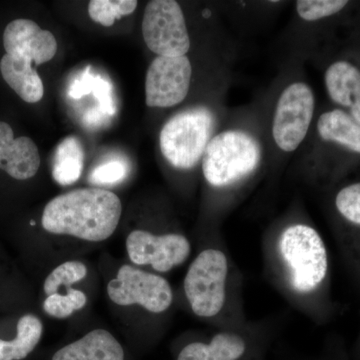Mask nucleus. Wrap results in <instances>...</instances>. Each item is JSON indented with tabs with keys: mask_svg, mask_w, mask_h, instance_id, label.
<instances>
[{
	"mask_svg": "<svg viewBox=\"0 0 360 360\" xmlns=\"http://www.w3.org/2000/svg\"><path fill=\"white\" fill-rule=\"evenodd\" d=\"M122 201L101 188L61 194L45 206L41 224L49 233L99 243L112 236L122 217Z\"/></svg>",
	"mask_w": 360,
	"mask_h": 360,
	"instance_id": "nucleus-1",
	"label": "nucleus"
},
{
	"mask_svg": "<svg viewBox=\"0 0 360 360\" xmlns=\"http://www.w3.org/2000/svg\"><path fill=\"white\" fill-rule=\"evenodd\" d=\"M262 158L257 139L241 129H227L212 137L202 156V172L212 186L236 184L257 170Z\"/></svg>",
	"mask_w": 360,
	"mask_h": 360,
	"instance_id": "nucleus-2",
	"label": "nucleus"
},
{
	"mask_svg": "<svg viewBox=\"0 0 360 360\" xmlns=\"http://www.w3.org/2000/svg\"><path fill=\"white\" fill-rule=\"evenodd\" d=\"M214 129L215 116L210 108L198 106L180 111L161 129V153L177 169H191L202 160Z\"/></svg>",
	"mask_w": 360,
	"mask_h": 360,
	"instance_id": "nucleus-3",
	"label": "nucleus"
},
{
	"mask_svg": "<svg viewBox=\"0 0 360 360\" xmlns=\"http://www.w3.org/2000/svg\"><path fill=\"white\" fill-rule=\"evenodd\" d=\"M279 250L296 291L309 293L321 285L328 274V251L314 227L307 224L286 227L281 233Z\"/></svg>",
	"mask_w": 360,
	"mask_h": 360,
	"instance_id": "nucleus-4",
	"label": "nucleus"
},
{
	"mask_svg": "<svg viewBox=\"0 0 360 360\" xmlns=\"http://www.w3.org/2000/svg\"><path fill=\"white\" fill-rule=\"evenodd\" d=\"M229 262L222 251L205 250L189 266L184 290L194 314L200 317L219 314L225 302Z\"/></svg>",
	"mask_w": 360,
	"mask_h": 360,
	"instance_id": "nucleus-5",
	"label": "nucleus"
},
{
	"mask_svg": "<svg viewBox=\"0 0 360 360\" xmlns=\"http://www.w3.org/2000/svg\"><path fill=\"white\" fill-rule=\"evenodd\" d=\"M315 96L307 82H295L278 97L272 120L271 134L279 150L295 153L309 134L314 117Z\"/></svg>",
	"mask_w": 360,
	"mask_h": 360,
	"instance_id": "nucleus-6",
	"label": "nucleus"
},
{
	"mask_svg": "<svg viewBox=\"0 0 360 360\" xmlns=\"http://www.w3.org/2000/svg\"><path fill=\"white\" fill-rule=\"evenodd\" d=\"M146 45L158 56L179 58L191 49V37L179 2L153 0L148 2L142 20Z\"/></svg>",
	"mask_w": 360,
	"mask_h": 360,
	"instance_id": "nucleus-7",
	"label": "nucleus"
},
{
	"mask_svg": "<svg viewBox=\"0 0 360 360\" xmlns=\"http://www.w3.org/2000/svg\"><path fill=\"white\" fill-rule=\"evenodd\" d=\"M111 302L122 307L139 304L153 314H161L174 302L167 279L131 265H122L108 285Z\"/></svg>",
	"mask_w": 360,
	"mask_h": 360,
	"instance_id": "nucleus-8",
	"label": "nucleus"
},
{
	"mask_svg": "<svg viewBox=\"0 0 360 360\" xmlns=\"http://www.w3.org/2000/svg\"><path fill=\"white\" fill-rule=\"evenodd\" d=\"M193 78V66L186 56H158L149 65L146 99L149 108H168L186 98Z\"/></svg>",
	"mask_w": 360,
	"mask_h": 360,
	"instance_id": "nucleus-9",
	"label": "nucleus"
},
{
	"mask_svg": "<svg viewBox=\"0 0 360 360\" xmlns=\"http://www.w3.org/2000/svg\"><path fill=\"white\" fill-rule=\"evenodd\" d=\"M127 250L137 265H151L160 272H167L184 264L191 255V243L177 233L155 236L146 231H134L127 236Z\"/></svg>",
	"mask_w": 360,
	"mask_h": 360,
	"instance_id": "nucleus-10",
	"label": "nucleus"
},
{
	"mask_svg": "<svg viewBox=\"0 0 360 360\" xmlns=\"http://www.w3.org/2000/svg\"><path fill=\"white\" fill-rule=\"evenodd\" d=\"M4 45L6 54L35 65L49 63L58 51L56 37L30 20L11 21L4 30Z\"/></svg>",
	"mask_w": 360,
	"mask_h": 360,
	"instance_id": "nucleus-11",
	"label": "nucleus"
},
{
	"mask_svg": "<svg viewBox=\"0 0 360 360\" xmlns=\"http://www.w3.org/2000/svg\"><path fill=\"white\" fill-rule=\"evenodd\" d=\"M40 156L30 137H14L11 125L0 122V169L14 179H32L39 172Z\"/></svg>",
	"mask_w": 360,
	"mask_h": 360,
	"instance_id": "nucleus-12",
	"label": "nucleus"
},
{
	"mask_svg": "<svg viewBox=\"0 0 360 360\" xmlns=\"http://www.w3.org/2000/svg\"><path fill=\"white\" fill-rule=\"evenodd\" d=\"M329 98L360 123V68L347 60L331 63L324 73Z\"/></svg>",
	"mask_w": 360,
	"mask_h": 360,
	"instance_id": "nucleus-13",
	"label": "nucleus"
},
{
	"mask_svg": "<svg viewBox=\"0 0 360 360\" xmlns=\"http://www.w3.org/2000/svg\"><path fill=\"white\" fill-rule=\"evenodd\" d=\"M52 360H124V350L110 331L96 329L59 349Z\"/></svg>",
	"mask_w": 360,
	"mask_h": 360,
	"instance_id": "nucleus-14",
	"label": "nucleus"
},
{
	"mask_svg": "<svg viewBox=\"0 0 360 360\" xmlns=\"http://www.w3.org/2000/svg\"><path fill=\"white\" fill-rule=\"evenodd\" d=\"M0 72L6 84L23 101L37 103L41 101L44 82L32 63L6 53L0 60Z\"/></svg>",
	"mask_w": 360,
	"mask_h": 360,
	"instance_id": "nucleus-15",
	"label": "nucleus"
},
{
	"mask_svg": "<svg viewBox=\"0 0 360 360\" xmlns=\"http://www.w3.org/2000/svg\"><path fill=\"white\" fill-rule=\"evenodd\" d=\"M316 130L322 141L333 142L360 155V123L347 111L335 108L322 113L317 120Z\"/></svg>",
	"mask_w": 360,
	"mask_h": 360,
	"instance_id": "nucleus-16",
	"label": "nucleus"
},
{
	"mask_svg": "<svg viewBox=\"0 0 360 360\" xmlns=\"http://www.w3.org/2000/svg\"><path fill=\"white\" fill-rule=\"evenodd\" d=\"M243 338L234 333H221L210 343L193 342L181 350L177 360H238L245 352Z\"/></svg>",
	"mask_w": 360,
	"mask_h": 360,
	"instance_id": "nucleus-17",
	"label": "nucleus"
},
{
	"mask_svg": "<svg viewBox=\"0 0 360 360\" xmlns=\"http://www.w3.org/2000/svg\"><path fill=\"white\" fill-rule=\"evenodd\" d=\"M84 165V149L75 136H68L58 144L52 162V176L63 186L75 184L82 176Z\"/></svg>",
	"mask_w": 360,
	"mask_h": 360,
	"instance_id": "nucleus-18",
	"label": "nucleus"
},
{
	"mask_svg": "<svg viewBox=\"0 0 360 360\" xmlns=\"http://www.w3.org/2000/svg\"><path fill=\"white\" fill-rule=\"evenodd\" d=\"M42 322L33 314L20 317L18 323V335L14 340H0V360H22L26 359L39 345L41 338Z\"/></svg>",
	"mask_w": 360,
	"mask_h": 360,
	"instance_id": "nucleus-19",
	"label": "nucleus"
},
{
	"mask_svg": "<svg viewBox=\"0 0 360 360\" xmlns=\"http://www.w3.org/2000/svg\"><path fill=\"white\" fill-rule=\"evenodd\" d=\"M137 4L136 0H92L89 4V14L92 20L110 27L116 20L134 13Z\"/></svg>",
	"mask_w": 360,
	"mask_h": 360,
	"instance_id": "nucleus-20",
	"label": "nucleus"
},
{
	"mask_svg": "<svg viewBox=\"0 0 360 360\" xmlns=\"http://www.w3.org/2000/svg\"><path fill=\"white\" fill-rule=\"evenodd\" d=\"M87 302L86 295L82 291L68 288L65 295L47 296L44 303V312L54 319H68L77 310L84 309Z\"/></svg>",
	"mask_w": 360,
	"mask_h": 360,
	"instance_id": "nucleus-21",
	"label": "nucleus"
},
{
	"mask_svg": "<svg viewBox=\"0 0 360 360\" xmlns=\"http://www.w3.org/2000/svg\"><path fill=\"white\" fill-rule=\"evenodd\" d=\"M87 276V267L77 260L66 262L52 270L44 281V292L47 296L58 293L59 288L82 281Z\"/></svg>",
	"mask_w": 360,
	"mask_h": 360,
	"instance_id": "nucleus-22",
	"label": "nucleus"
},
{
	"mask_svg": "<svg viewBox=\"0 0 360 360\" xmlns=\"http://www.w3.org/2000/svg\"><path fill=\"white\" fill-rule=\"evenodd\" d=\"M347 4L345 0H298L296 13L302 20L314 22L336 15Z\"/></svg>",
	"mask_w": 360,
	"mask_h": 360,
	"instance_id": "nucleus-23",
	"label": "nucleus"
},
{
	"mask_svg": "<svg viewBox=\"0 0 360 360\" xmlns=\"http://www.w3.org/2000/svg\"><path fill=\"white\" fill-rule=\"evenodd\" d=\"M335 206L343 219L360 226V182L340 189L336 194Z\"/></svg>",
	"mask_w": 360,
	"mask_h": 360,
	"instance_id": "nucleus-24",
	"label": "nucleus"
},
{
	"mask_svg": "<svg viewBox=\"0 0 360 360\" xmlns=\"http://www.w3.org/2000/svg\"><path fill=\"white\" fill-rule=\"evenodd\" d=\"M129 168L122 160H110L98 165L89 174V182L96 186H112L127 179Z\"/></svg>",
	"mask_w": 360,
	"mask_h": 360,
	"instance_id": "nucleus-25",
	"label": "nucleus"
},
{
	"mask_svg": "<svg viewBox=\"0 0 360 360\" xmlns=\"http://www.w3.org/2000/svg\"><path fill=\"white\" fill-rule=\"evenodd\" d=\"M94 96L96 97L101 108L108 115H113L115 112V108L113 105L112 97H111V85L110 82L101 77H96L94 84Z\"/></svg>",
	"mask_w": 360,
	"mask_h": 360,
	"instance_id": "nucleus-26",
	"label": "nucleus"
},
{
	"mask_svg": "<svg viewBox=\"0 0 360 360\" xmlns=\"http://www.w3.org/2000/svg\"><path fill=\"white\" fill-rule=\"evenodd\" d=\"M94 79H96V77L90 75L89 70L85 71L84 75L75 79V82L71 85L70 96L72 98L78 99L86 94H91L94 90Z\"/></svg>",
	"mask_w": 360,
	"mask_h": 360,
	"instance_id": "nucleus-27",
	"label": "nucleus"
}]
</instances>
